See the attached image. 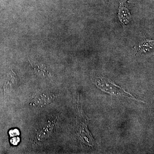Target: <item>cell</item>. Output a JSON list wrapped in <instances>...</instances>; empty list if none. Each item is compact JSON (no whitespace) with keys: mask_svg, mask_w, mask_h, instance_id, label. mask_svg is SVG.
<instances>
[{"mask_svg":"<svg viewBox=\"0 0 154 154\" xmlns=\"http://www.w3.org/2000/svg\"><path fill=\"white\" fill-rule=\"evenodd\" d=\"M96 85L99 89L108 94L117 96H126L137 100L124 89L116 85L109 79L105 77L97 78L96 80Z\"/></svg>","mask_w":154,"mask_h":154,"instance_id":"1","label":"cell"},{"mask_svg":"<svg viewBox=\"0 0 154 154\" xmlns=\"http://www.w3.org/2000/svg\"><path fill=\"white\" fill-rule=\"evenodd\" d=\"M54 98V95L51 93L38 91L33 95V101L37 106H43L50 103Z\"/></svg>","mask_w":154,"mask_h":154,"instance_id":"2","label":"cell"},{"mask_svg":"<svg viewBox=\"0 0 154 154\" xmlns=\"http://www.w3.org/2000/svg\"><path fill=\"white\" fill-rule=\"evenodd\" d=\"M118 17L119 21L124 25H127L131 19V15L129 10L126 7L125 3L122 1L119 7Z\"/></svg>","mask_w":154,"mask_h":154,"instance_id":"3","label":"cell"},{"mask_svg":"<svg viewBox=\"0 0 154 154\" xmlns=\"http://www.w3.org/2000/svg\"><path fill=\"white\" fill-rule=\"evenodd\" d=\"M30 63L32 67L33 68L34 71L36 73L45 77H46V76L49 75V72L46 68L45 65L42 63H32L31 62Z\"/></svg>","mask_w":154,"mask_h":154,"instance_id":"4","label":"cell"},{"mask_svg":"<svg viewBox=\"0 0 154 154\" xmlns=\"http://www.w3.org/2000/svg\"><path fill=\"white\" fill-rule=\"evenodd\" d=\"M152 45V41L144 42L143 43H142L139 47L138 51L140 53H145L146 51L149 50L150 48H152V46L149 47L150 45Z\"/></svg>","mask_w":154,"mask_h":154,"instance_id":"5","label":"cell"}]
</instances>
